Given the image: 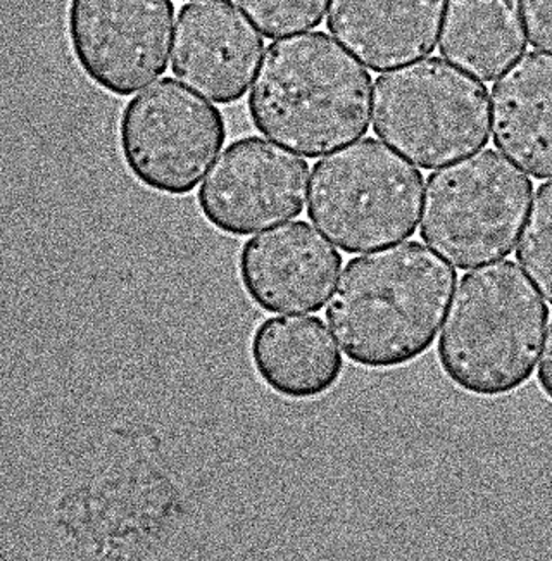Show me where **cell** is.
I'll return each mask as SVG.
<instances>
[{
    "label": "cell",
    "instance_id": "1",
    "mask_svg": "<svg viewBox=\"0 0 552 561\" xmlns=\"http://www.w3.org/2000/svg\"><path fill=\"white\" fill-rule=\"evenodd\" d=\"M458 273L434 249L410 240L354 257L325 317L354 365L392 370L434 346Z\"/></svg>",
    "mask_w": 552,
    "mask_h": 561
},
{
    "label": "cell",
    "instance_id": "2",
    "mask_svg": "<svg viewBox=\"0 0 552 561\" xmlns=\"http://www.w3.org/2000/svg\"><path fill=\"white\" fill-rule=\"evenodd\" d=\"M371 77L323 32L273 42L249 95L252 125L304 158L329 154L370 128Z\"/></svg>",
    "mask_w": 552,
    "mask_h": 561
},
{
    "label": "cell",
    "instance_id": "3",
    "mask_svg": "<svg viewBox=\"0 0 552 561\" xmlns=\"http://www.w3.org/2000/svg\"><path fill=\"white\" fill-rule=\"evenodd\" d=\"M549 308L515 261L461 277L437 344L440 370L479 398H501L532 379Z\"/></svg>",
    "mask_w": 552,
    "mask_h": 561
},
{
    "label": "cell",
    "instance_id": "4",
    "mask_svg": "<svg viewBox=\"0 0 552 561\" xmlns=\"http://www.w3.org/2000/svg\"><path fill=\"white\" fill-rule=\"evenodd\" d=\"M422 199V171L363 139L314 164L308 216L344 253H366L414 236Z\"/></svg>",
    "mask_w": 552,
    "mask_h": 561
},
{
    "label": "cell",
    "instance_id": "5",
    "mask_svg": "<svg viewBox=\"0 0 552 561\" xmlns=\"http://www.w3.org/2000/svg\"><path fill=\"white\" fill-rule=\"evenodd\" d=\"M488 90L440 57L418 59L375 82L373 130L423 170L475 154L488 142Z\"/></svg>",
    "mask_w": 552,
    "mask_h": 561
},
{
    "label": "cell",
    "instance_id": "6",
    "mask_svg": "<svg viewBox=\"0 0 552 561\" xmlns=\"http://www.w3.org/2000/svg\"><path fill=\"white\" fill-rule=\"evenodd\" d=\"M533 183L485 149L434 171L423 197L419 236L456 268L508 257L527 218Z\"/></svg>",
    "mask_w": 552,
    "mask_h": 561
},
{
    "label": "cell",
    "instance_id": "7",
    "mask_svg": "<svg viewBox=\"0 0 552 561\" xmlns=\"http://www.w3.org/2000/svg\"><path fill=\"white\" fill-rule=\"evenodd\" d=\"M225 142L221 111L173 78L131 99L119 114V154L126 170L161 196L194 192Z\"/></svg>",
    "mask_w": 552,
    "mask_h": 561
},
{
    "label": "cell",
    "instance_id": "8",
    "mask_svg": "<svg viewBox=\"0 0 552 561\" xmlns=\"http://www.w3.org/2000/svg\"><path fill=\"white\" fill-rule=\"evenodd\" d=\"M173 20L171 0H68L69 49L90 82L128 98L168 70Z\"/></svg>",
    "mask_w": 552,
    "mask_h": 561
},
{
    "label": "cell",
    "instance_id": "9",
    "mask_svg": "<svg viewBox=\"0 0 552 561\" xmlns=\"http://www.w3.org/2000/svg\"><path fill=\"white\" fill-rule=\"evenodd\" d=\"M308 180V161L268 140L244 137L216 161L197 204L218 232L252 236L301 215Z\"/></svg>",
    "mask_w": 552,
    "mask_h": 561
},
{
    "label": "cell",
    "instance_id": "10",
    "mask_svg": "<svg viewBox=\"0 0 552 561\" xmlns=\"http://www.w3.org/2000/svg\"><path fill=\"white\" fill-rule=\"evenodd\" d=\"M341 268V253L306 221L252 237L239 254L242 289L266 313H317Z\"/></svg>",
    "mask_w": 552,
    "mask_h": 561
},
{
    "label": "cell",
    "instance_id": "11",
    "mask_svg": "<svg viewBox=\"0 0 552 561\" xmlns=\"http://www.w3.org/2000/svg\"><path fill=\"white\" fill-rule=\"evenodd\" d=\"M263 50V37L232 0H199L180 9L171 70L209 101L233 104L248 92Z\"/></svg>",
    "mask_w": 552,
    "mask_h": 561
},
{
    "label": "cell",
    "instance_id": "12",
    "mask_svg": "<svg viewBox=\"0 0 552 561\" xmlns=\"http://www.w3.org/2000/svg\"><path fill=\"white\" fill-rule=\"evenodd\" d=\"M446 0H332L326 26L370 70L434 53Z\"/></svg>",
    "mask_w": 552,
    "mask_h": 561
},
{
    "label": "cell",
    "instance_id": "13",
    "mask_svg": "<svg viewBox=\"0 0 552 561\" xmlns=\"http://www.w3.org/2000/svg\"><path fill=\"white\" fill-rule=\"evenodd\" d=\"M249 356L257 379L290 401L329 394L344 374L341 351L318 317L266 318L252 332Z\"/></svg>",
    "mask_w": 552,
    "mask_h": 561
},
{
    "label": "cell",
    "instance_id": "14",
    "mask_svg": "<svg viewBox=\"0 0 552 561\" xmlns=\"http://www.w3.org/2000/svg\"><path fill=\"white\" fill-rule=\"evenodd\" d=\"M494 146L533 179L552 176V54L527 53L491 90Z\"/></svg>",
    "mask_w": 552,
    "mask_h": 561
},
{
    "label": "cell",
    "instance_id": "15",
    "mask_svg": "<svg viewBox=\"0 0 552 561\" xmlns=\"http://www.w3.org/2000/svg\"><path fill=\"white\" fill-rule=\"evenodd\" d=\"M439 49L459 70L494 82L527 50L520 0H449Z\"/></svg>",
    "mask_w": 552,
    "mask_h": 561
},
{
    "label": "cell",
    "instance_id": "16",
    "mask_svg": "<svg viewBox=\"0 0 552 561\" xmlns=\"http://www.w3.org/2000/svg\"><path fill=\"white\" fill-rule=\"evenodd\" d=\"M516 260L552 306V180L537 188Z\"/></svg>",
    "mask_w": 552,
    "mask_h": 561
},
{
    "label": "cell",
    "instance_id": "17",
    "mask_svg": "<svg viewBox=\"0 0 552 561\" xmlns=\"http://www.w3.org/2000/svg\"><path fill=\"white\" fill-rule=\"evenodd\" d=\"M264 37L278 38L321 25L329 0H237Z\"/></svg>",
    "mask_w": 552,
    "mask_h": 561
},
{
    "label": "cell",
    "instance_id": "18",
    "mask_svg": "<svg viewBox=\"0 0 552 561\" xmlns=\"http://www.w3.org/2000/svg\"><path fill=\"white\" fill-rule=\"evenodd\" d=\"M521 9L530 44L552 53V0H521Z\"/></svg>",
    "mask_w": 552,
    "mask_h": 561
},
{
    "label": "cell",
    "instance_id": "19",
    "mask_svg": "<svg viewBox=\"0 0 552 561\" xmlns=\"http://www.w3.org/2000/svg\"><path fill=\"white\" fill-rule=\"evenodd\" d=\"M537 382H539L540 391L544 392L545 398L552 403V322L548 335H545L542 356H540Z\"/></svg>",
    "mask_w": 552,
    "mask_h": 561
}]
</instances>
